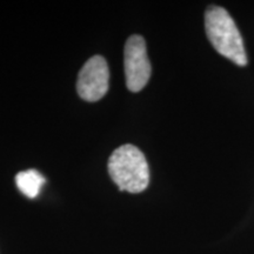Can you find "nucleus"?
Wrapping results in <instances>:
<instances>
[{
	"label": "nucleus",
	"mask_w": 254,
	"mask_h": 254,
	"mask_svg": "<svg viewBox=\"0 0 254 254\" xmlns=\"http://www.w3.org/2000/svg\"><path fill=\"white\" fill-rule=\"evenodd\" d=\"M205 30L218 53L237 65H246L247 57L243 38L226 9L220 6H209L205 13Z\"/></svg>",
	"instance_id": "1"
},
{
	"label": "nucleus",
	"mask_w": 254,
	"mask_h": 254,
	"mask_svg": "<svg viewBox=\"0 0 254 254\" xmlns=\"http://www.w3.org/2000/svg\"><path fill=\"white\" fill-rule=\"evenodd\" d=\"M109 173L120 190L140 193L150 184V168L145 155L134 145L126 144L109 159Z\"/></svg>",
	"instance_id": "2"
},
{
	"label": "nucleus",
	"mask_w": 254,
	"mask_h": 254,
	"mask_svg": "<svg viewBox=\"0 0 254 254\" xmlns=\"http://www.w3.org/2000/svg\"><path fill=\"white\" fill-rule=\"evenodd\" d=\"M126 86L131 92H139L147 85L151 78V63L147 56L146 41L134 34L127 39L124 52Z\"/></svg>",
	"instance_id": "3"
},
{
	"label": "nucleus",
	"mask_w": 254,
	"mask_h": 254,
	"mask_svg": "<svg viewBox=\"0 0 254 254\" xmlns=\"http://www.w3.org/2000/svg\"><path fill=\"white\" fill-rule=\"evenodd\" d=\"M110 69L104 57L94 56L82 66L78 75L77 91L86 101H98L109 91Z\"/></svg>",
	"instance_id": "4"
},
{
	"label": "nucleus",
	"mask_w": 254,
	"mask_h": 254,
	"mask_svg": "<svg viewBox=\"0 0 254 254\" xmlns=\"http://www.w3.org/2000/svg\"><path fill=\"white\" fill-rule=\"evenodd\" d=\"M44 183H45V178L36 170L23 171L15 177V184L19 190L30 199H34L39 195Z\"/></svg>",
	"instance_id": "5"
}]
</instances>
